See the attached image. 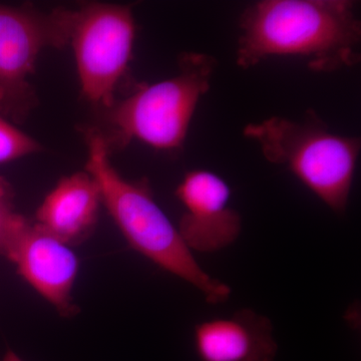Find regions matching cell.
I'll return each mask as SVG.
<instances>
[{"label": "cell", "instance_id": "1", "mask_svg": "<svg viewBox=\"0 0 361 361\" xmlns=\"http://www.w3.org/2000/svg\"><path fill=\"white\" fill-rule=\"evenodd\" d=\"M349 0H262L240 18L237 65L272 58L303 59L310 70L332 73L360 63V21Z\"/></svg>", "mask_w": 361, "mask_h": 361}, {"label": "cell", "instance_id": "2", "mask_svg": "<svg viewBox=\"0 0 361 361\" xmlns=\"http://www.w3.org/2000/svg\"><path fill=\"white\" fill-rule=\"evenodd\" d=\"M85 171L96 180L106 207L129 245L161 269L202 292L207 302H224L231 288L209 275L197 262L177 227L154 200L148 183L125 179L110 159L101 132L87 134Z\"/></svg>", "mask_w": 361, "mask_h": 361}, {"label": "cell", "instance_id": "3", "mask_svg": "<svg viewBox=\"0 0 361 361\" xmlns=\"http://www.w3.org/2000/svg\"><path fill=\"white\" fill-rule=\"evenodd\" d=\"M243 134L257 142L266 160L288 169L332 211L345 212L360 139L330 132L310 113L303 122L272 116L249 123Z\"/></svg>", "mask_w": 361, "mask_h": 361}, {"label": "cell", "instance_id": "4", "mask_svg": "<svg viewBox=\"0 0 361 361\" xmlns=\"http://www.w3.org/2000/svg\"><path fill=\"white\" fill-rule=\"evenodd\" d=\"M216 61L200 52L180 59L175 77L140 85L110 109L109 123L121 146L133 141L160 151L182 148L201 97L210 89Z\"/></svg>", "mask_w": 361, "mask_h": 361}, {"label": "cell", "instance_id": "5", "mask_svg": "<svg viewBox=\"0 0 361 361\" xmlns=\"http://www.w3.org/2000/svg\"><path fill=\"white\" fill-rule=\"evenodd\" d=\"M135 23L132 7L90 2L71 9L68 44L82 96L110 110L130 63Z\"/></svg>", "mask_w": 361, "mask_h": 361}, {"label": "cell", "instance_id": "6", "mask_svg": "<svg viewBox=\"0 0 361 361\" xmlns=\"http://www.w3.org/2000/svg\"><path fill=\"white\" fill-rule=\"evenodd\" d=\"M71 9L42 13L0 4V115L18 121L35 104L30 78L39 56L68 44Z\"/></svg>", "mask_w": 361, "mask_h": 361}, {"label": "cell", "instance_id": "7", "mask_svg": "<svg viewBox=\"0 0 361 361\" xmlns=\"http://www.w3.org/2000/svg\"><path fill=\"white\" fill-rule=\"evenodd\" d=\"M2 256L59 315L68 318L77 314L78 308L71 294L78 259L71 246L25 218L7 242Z\"/></svg>", "mask_w": 361, "mask_h": 361}, {"label": "cell", "instance_id": "8", "mask_svg": "<svg viewBox=\"0 0 361 361\" xmlns=\"http://www.w3.org/2000/svg\"><path fill=\"white\" fill-rule=\"evenodd\" d=\"M176 197L184 207L177 229L190 250L212 253L238 239L241 216L230 206L231 188L219 175L200 169L189 171Z\"/></svg>", "mask_w": 361, "mask_h": 361}, {"label": "cell", "instance_id": "9", "mask_svg": "<svg viewBox=\"0 0 361 361\" xmlns=\"http://www.w3.org/2000/svg\"><path fill=\"white\" fill-rule=\"evenodd\" d=\"M194 344L202 361H273L278 350L269 318L249 310L198 323Z\"/></svg>", "mask_w": 361, "mask_h": 361}, {"label": "cell", "instance_id": "10", "mask_svg": "<svg viewBox=\"0 0 361 361\" xmlns=\"http://www.w3.org/2000/svg\"><path fill=\"white\" fill-rule=\"evenodd\" d=\"M101 205L94 178L87 171L75 173L59 180L45 196L35 223L66 245H78L94 231Z\"/></svg>", "mask_w": 361, "mask_h": 361}, {"label": "cell", "instance_id": "11", "mask_svg": "<svg viewBox=\"0 0 361 361\" xmlns=\"http://www.w3.org/2000/svg\"><path fill=\"white\" fill-rule=\"evenodd\" d=\"M40 151L39 142L0 115V165Z\"/></svg>", "mask_w": 361, "mask_h": 361}, {"label": "cell", "instance_id": "12", "mask_svg": "<svg viewBox=\"0 0 361 361\" xmlns=\"http://www.w3.org/2000/svg\"><path fill=\"white\" fill-rule=\"evenodd\" d=\"M25 217L14 209L13 187L0 177V255L4 253L7 242Z\"/></svg>", "mask_w": 361, "mask_h": 361}, {"label": "cell", "instance_id": "13", "mask_svg": "<svg viewBox=\"0 0 361 361\" xmlns=\"http://www.w3.org/2000/svg\"><path fill=\"white\" fill-rule=\"evenodd\" d=\"M2 361H23V360L16 353L9 349V350L6 351L4 358H2Z\"/></svg>", "mask_w": 361, "mask_h": 361}]
</instances>
